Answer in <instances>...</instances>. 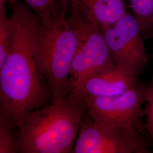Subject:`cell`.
I'll return each mask as SVG.
<instances>
[{"label": "cell", "instance_id": "52a82bcc", "mask_svg": "<svg viewBox=\"0 0 153 153\" xmlns=\"http://www.w3.org/2000/svg\"><path fill=\"white\" fill-rule=\"evenodd\" d=\"M148 88L138 82L131 89L111 97H85L88 115L100 125L134 127L138 129Z\"/></svg>", "mask_w": 153, "mask_h": 153}, {"label": "cell", "instance_id": "7a4b0ae2", "mask_svg": "<svg viewBox=\"0 0 153 153\" xmlns=\"http://www.w3.org/2000/svg\"><path fill=\"white\" fill-rule=\"evenodd\" d=\"M86 109L84 98L71 92L23 115L17 121V153H71Z\"/></svg>", "mask_w": 153, "mask_h": 153}, {"label": "cell", "instance_id": "4fadbf2b", "mask_svg": "<svg viewBox=\"0 0 153 153\" xmlns=\"http://www.w3.org/2000/svg\"><path fill=\"white\" fill-rule=\"evenodd\" d=\"M38 17L42 26L50 23L62 8L61 0H25Z\"/></svg>", "mask_w": 153, "mask_h": 153}, {"label": "cell", "instance_id": "8fae6325", "mask_svg": "<svg viewBox=\"0 0 153 153\" xmlns=\"http://www.w3.org/2000/svg\"><path fill=\"white\" fill-rule=\"evenodd\" d=\"M18 128L16 121L6 115L0 114V153H17Z\"/></svg>", "mask_w": 153, "mask_h": 153}, {"label": "cell", "instance_id": "9a60e30c", "mask_svg": "<svg viewBox=\"0 0 153 153\" xmlns=\"http://www.w3.org/2000/svg\"><path fill=\"white\" fill-rule=\"evenodd\" d=\"M71 0H61V7L65 9H69Z\"/></svg>", "mask_w": 153, "mask_h": 153}, {"label": "cell", "instance_id": "8992f818", "mask_svg": "<svg viewBox=\"0 0 153 153\" xmlns=\"http://www.w3.org/2000/svg\"><path fill=\"white\" fill-rule=\"evenodd\" d=\"M116 65L134 76L141 75L149 62L140 28L128 11L114 25L102 28Z\"/></svg>", "mask_w": 153, "mask_h": 153}, {"label": "cell", "instance_id": "6da1fadb", "mask_svg": "<svg viewBox=\"0 0 153 153\" xmlns=\"http://www.w3.org/2000/svg\"><path fill=\"white\" fill-rule=\"evenodd\" d=\"M14 30L9 54L0 66V114L16 121L47 104L49 92L41 76L35 53L41 23L20 3L11 5Z\"/></svg>", "mask_w": 153, "mask_h": 153}, {"label": "cell", "instance_id": "30bf717a", "mask_svg": "<svg viewBox=\"0 0 153 153\" xmlns=\"http://www.w3.org/2000/svg\"><path fill=\"white\" fill-rule=\"evenodd\" d=\"M145 39L153 37V0H127Z\"/></svg>", "mask_w": 153, "mask_h": 153}, {"label": "cell", "instance_id": "9c48e42d", "mask_svg": "<svg viewBox=\"0 0 153 153\" xmlns=\"http://www.w3.org/2000/svg\"><path fill=\"white\" fill-rule=\"evenodd\" d=\"M90 22L102 28L114 25L127 12L125 0H71Z\"/></svg>", "mask_w": 153, "mask_h": 153}, {"label": "cell", "instance_id": "2e32d148", "mask_svg": "<svg viewBox=\"0 0 153 153\" xmlns=\"http://www.w3.org/2000/svg\"><path fill=\"white\" fill-rule=\"evenodd\" d=\"M18 0H0V5L5 4L6 3H9L10 5L16 4L18 3Z\"/></svg>", "mask_w": 153, "mask_h": 153}, {"label": "cell", "instance_id": "7c38bea8", "mask_svg": "<svg viewBox=\"0 0 153 153\" xmlns=\"http://www.w3.org/2000/svg\"><path fill=\"white\" fill-rule=\"evenodd\" d=\"M14 30V21L11 16H7L5 5H0V66L9 54Z\"/></svg>", "mask_w": 153, "mask_h": 153}, {"label": "cell", "instance_id": "5bb4252c", "mask_svg": "<svg viewBox=\"0 0 153 153\" xmlns=\"http://www.w3.org/2000/svg\"><path fill=\"white\" fill-rule=\"evenodd\" d=\"M145 105L146 127L153 144V78L148 85Z\"/></svg>", "mask_w": 153, "mask_h": 153}, {"label": "cell", "instance_id": "3957f363", "mask_svg": "<svg viewBox=\"0 0 153 153\" xmlns=\"http://www.w3.org/2000/svg\"><path fill=\"white\" fill-rule=\"evenodd\" d=\"M68 9L62 8L51 22L42 26L35 57L39 71L48 88L52 102L66 98L72 91L71 64L78 43V34Z\"/></svg>", "mask_w": 153, "mask_h": 153}, {"label": "cell", "instance_id": "ba28073f", "mask_svg": "<svg viewBox=\"0 0 153 153\" xmlns=\"http://www.w3.org/2000/svg\"><path fill=\"white\" fill-rule=\"evenodd\" d=\"M138 83V77L115 65L86 77L73 88L71 92L83 98L108 97L124 93Z\"/></svg>", "mask_w": 153, "mask_h": 153}, {"label": "cell", "instance_id": "277c9868", "mask_svg": "<svg viewBox=\"0 0 153 153\" xmlns=\"http://www.w3.org/2000/svg\"><path fill=\"white\" fill-rule=\"evenodd\" d=\"M69 10L78 34V43L71 71L73 89L86 77L112 68L116 64L102 27L89 21L74 4L70 5Z\"/></svg>", "mask_w": 153, "mask_h": 153}, {"label": "cell", "instance_id": "5b68a950", "mask_svg": "<svg viewBox=\"0 0 153 153\" xmlns=\"http://www.w3.org/2000/svg\"><path fill=\"white\" fill-rule=\"evenodd\" d=\"M148 143L134 127L100 125L83 117L72 153H148Z\"/></svg>", "mask_w": 153, "mask_h": 153}]
</instances>
